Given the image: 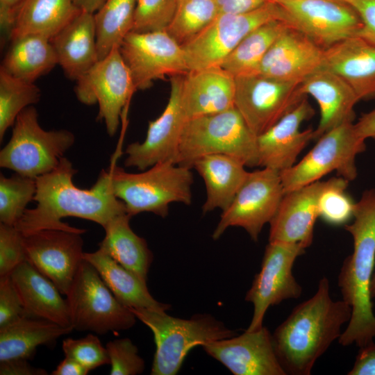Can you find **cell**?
Masks as SVG:
<instances>
[{
    "instance_id": "f35d334b",
    "label": "cell",
    "mask_w": 375,
    "mask_h": 375,
    "mask_svg": "<svg viewBox=\"0 0 375 375\" xmlns=\"http://www.w3.org/2000/svg\"><path fill=\"white\" fill-rule=\"evenodd\" d=\"M349 181L339 176L325 181L318 199L319 217L331 225H341L353 215L356 202L346 192Z\"/></svg>"
},
{
    "instance_id": "681fc988",
    "label": "cell",
    "mask_w": 375,
    "mask_h": 375,
    "mask_svg": "<svg viewBox=\"0 0 375 375\" xmlns=\"http://www.w3.org/2000/svg\"><path fill=\"white\" fill-rule=\"evenodd\" d=\"M219 15L239 14L252 11L269 0H216Z\"/></svg>"
},
{
    "instance_id": "7a4b0ae2",
    "label": "cell",
    "mask_w": 375,
    "mask_h": 375,
    "mask_svg": "<svg viewBox=\"0 0 375 375\" xmlns=\"http://www.w3.org/2000/svg\"><path fill=\"white\" fill-rule=\"evenodd\" d=\"M351 307L333 300L328 279H320L315 294L297 305L272 333L277 358L286 374L309 375L316 360L338 340Z\"/></svg>"
},
{
    "instance_id": "4dcf8cb0",
    "label": "cell",
    "mask_w": 375,
    "mask_h": 375,
    "mask_svg": "<svg viewBox=\"0 0 375 375\" xmlns=\"http://www.w3.org/2000/svg\"><path fill=\"white\" fill-rule=\"evenodd\" d=\"M131 218L126 212L110 220L103 228L106 235L99 248L147 282L153 254L146 240L131 228Z\"/></svg>"
},
{
    "instance_id": "11a10c76",
    "label": "cell",
    "mask_w": 375,
    "mask_h": 375,
    "mask_svg": "<svg viewBox=\"0 0 375 375\" xmlns=\"http://www.w3.org/2000/svg\"><path fill=\"white\" fill-rule=\"evenodd\" d=\"M269 1H273V2H275V3H276V2H277V1H280V0H269ZM337 1H344L343 0H337Z\"/></svg>"
},
{
    "instance_id": "60d3db41",
    "label": "cell",
    "mask_w": 375,
    "mask_h": 375,
    "mask_svg": "<svg viewBox=\"0 0 375 375\" xmlns=\"http://www.w3.org/2000/svg\"><path fill=\"white\" fill-rule=\"evenodd\" d=\"M62 349L65 356L74 359L89 371L110 363L106 347L94 334L78 339L66 338Z\"/></svg>"
},
{
    "instance_id": "db71d44e",
    "label": "cell",
    "mask_w": 375,
    "mask_h": 375,
    "mask_svg": "<svg viewBox=\"0 0 375 375\" xmlns=\"http://www.w3.org/2000/svg\"><path fill=\"white\" fill-rule=\"evenodd\" d=\"M370 294L372 299L375 298V273L373 274L371 281Z\"/></svg>"
},
{
    "instance_id": "c3c4849f",
    "label": "cell",
    "mask_w": 375,
    "mask_h": 375,
    "mask_svg": "<svg viewBox=\"0 0 375 375\" xmlns=\"http://www.w3.org/2000/svg\"><path fill=\"white\" fill-rule=\"evenodd\" d=\"M28 359L17 358L0 361L1 375H47L48 372L42 368L32 366Z\"/></svg>"
},
{
    "instance_id": "7bdbcfd3",
    "label": "cell",
    "mask_w": 375,
    "mask_h": 375,
    "mask_svg": "<svg viewBox=\"0 0 375 375\" xmlns=\"http://www.w3.org/2000/svg\"><path fill=\"white\" fill-rule=\"evenodd\" d=\"M25 260L23 235L15 226L0 223V278L10 276Z\"/></svg>"
},
{
    "instance_id": "4316f807",
    "label": "cell",
    "mask_w": 375,
    "mask_h": 375,
    "mask_svg": "<svg viewBox=\"0 0 375 375\" xmlns=\"http://www.w3.org/2000/svg\"><path fill=\"white\" fill-rule=\"evenodd\" d=\"M50 41L58 65L71 80L76 81L99 60L93 13L81 10Z\"/></svg>"
},
{
    "instance_id": "6da1fadb",
    "label": "cell",
    "mask_w": 375,
    "mask_h": 375,
    "mask_svg": "<svg viewBox=\"0 0 375 375\" xmlns=\"http://www.w3.org/2000/svg\"><path fill=\"white\" fill-rule=\"evenodd\" d=\"M76 172L63 156L54 169L35 178L36 207L26 209L15 226L23 235L44 229L83 234L85 230L71 226L61 219L82 218L104 228L114 217L127 212L124 203L114 194L109 169L102 170L90 189L74 184Z\"/></svg>"
},
{
    "instance_id": "cb8c5ba5",
    "label": "cell",
    "mask_w": 375,
    "mask_h": 375,
    "mask_svg": "<svg viewBox=\"0 0 375 375\" xmlns=\"http://www.w3.org/2000/svg\"><path fill=\"white\" fill-rule=\"evenodd\" d=\"M300 88L304 94L312 97L319 107L320 119L313 140L343 124L353 122L354 107L359 99L351 87L335 72L320 68L306 78Z\"/></svg>"
},
{
    "instance_id": "d590c367",
    "label": "cell",
    "mask_w": 375,
    "mask_h": 375,
    "mask_svg": "<svg viewBox=\"0 0 375 375\" xmlns=\"http://www.w3.org/2000/svg\"><path fill=\"white\" fill-rule=\"evenodd\" d=\"M219 15L216 0H177L166 31L181 46L207 27Z\"/></svg>"
},
{
    "instance_id": "d4e9b609",
    "label": "cell",
    "mask_w": 375,
    "mask_h": 375,
    "mask_svg": "<svg viewBox=\"0 0 375 375\" xmlns=\"http://www.w3.org/2000/svg\"><path fill=\"white\" fill-rule=\"evenodd\" d=\"M323 67L341 76L360 100L375 98V45L356 36L324 50Z\"/></svg>"
},
{
    "instance_id": "ee69618b",
    "label": "cell",
    "mask_w": 375,
    "mask_h": 375,
    "mask_svg": "<svg viewBox=\"0 0 375 375\" xmlns=\"http://www.w3.org/2000/svg\"><path fill=\"white\" fill-rule=\"evenodd\" d=\"M25 316L24 308L10 275L0 278V328Z\"/></svg>"
},
{
    "instance_id": "3957f363",
    "label": "cell",
    "mask_w": 375,
    "mask_h": 375,
    "mask_svg": "<svg viewBox=\"0 0 375 375\" xmlns=\"http://www.w3.org/2000/svg\"><path fill=\"white\" fill-rule=\"evenodd\" d=\"M353 217L352 223L344 226L353 238V252L343 261L338 275L342 300L351 307V317L338 342L344 347L354 344L360 348L375 337L370 294L375 264V189L362 194Z\"/></svg>"
},
{
    "instance_id": "74e56055",
    "label": "cell",
    "mask_w": 375,
    "mask_h": 375,
    "mask_svg": "<svg viewBox=\"0 0 375 375\" xmlns=\"http://www.w3.org/2000/svg\"><path fill=\"white\" fill-rule=\"evenodd\" d=\"M36 192L35 178L15 173L0 176V223L15 226Z\"/></svg>"
},
{
    "instance_id": "ba28073f",
    "label": "cell",
    "mask_w": 375,
    "mask_h": 375,
    "mask_svg": "<svg viewBox=\"0 0 375 375\" xmlns=\"http://www.w3.org/2000/svg\"><path fill=\"white\" fill-rule=\"evenodd\" d=\"M74 329L104 335L132 328L136 317L122 304L88 261L83 259L67 293Z\"/></svg>"
},
{
    "instance_id": "836d02e7",
    "label": "cell",
    "mask_w": 375,
    "mask_h": 375,
    "mask_svg": "<svg viewBox=\"0 0 375 375\" xmlns=\"http://www.w3.org/2000/svg\"><path fill=\"white\" fill-rule=\"evenodd\" d=\"M288 26L278 19L259 26L244 37L220 67L235 77L257 74L265 54Z\"/></svg>"
},
{
    "instance_id": "8992f818",
    "label": "cell",
    "mask_w": 375,
    "mask_h": 375,
    "mask_svg": "<svg viewBox=\"0 0 375 375\" xmlns=\"http://www.w3.org/2000/svg\"><path fill=\"white\" fill-rule=\"evenodd\" d=\"M217 153L236 157L246 167L259 166L257 136L235 106L188 119L181 135L175 162L192 168L197 159Z\"/></svg>"
},
{
    "instance_id": "7402d4cb",
    "label": "cell",
    "mask_w": 375,
    "mask_h": 375,
    "mask_svg": "<svg viewBox=\"0 0 375 375\" xmlns=\"http://www.w3.org/2000/svg\"><path fill=\"white\" fill-rule=\"evenodd\" d=\"M324 183L317 181L285 192L269 222V242L298 244L306 249L311 245Z\"/></svg>"
},
{
    "instance_id": "816d5d0a",
    "label": "cell",
    "mask_w": 375,
    "mask_h": 375,
    "mask_svg": "<svg viewBox=\"0 0 375 375\" xmlns=\"http://www.w3.org/2000/svg\"><path fill=\"white\" fill-rule=\"evenodd\" d=\"M89 370L74 359L65 356L52 372V375H87Z\"/></svg>"
},
{
    "instance_id": "9c48e42d",
    "label": "cell",
    "mask_w": 375,
    "mask_h": 375,
    "mask_svg": "<svg viewBox=\"0 0 375 375\" xmlns=\"http://www.w3.org/2000/svg\"><path fill=\"white\" fill-rule=\"evenodd\" d=\"M365 150V140L353 122L330 130L298 163L280 172L285 192L320 181L332 172L349 182L353 181L358 175L356 158Z\"/></svg>"
},
{
    "instance_id": "484cf974",
    "label": "cell",
    "mask_w": 375,
    "mask_h": 375,
    "mask_svg": "<svg viewBox=\"0 0 375 375\" xmlns=\"http://www.w3.org/2000/svg\"><path fill=\"white\" fill-rule=\"evenodd\" d=\"M27 317L46 319L64 327H73L68 305L47 277L25 260L10 274Z\"/></svg>"
},
{
    "instance_id": "f907efd6",
    "label": "cell",
    "mask_w": 375,
    "mask_h": 375,
    "mask_svg": "<svg viewBox=\"0 0 375 375\" xmlns=\"http://www.w3.org/2000/svg\"><path fill=\"white\" fill-rule=\"evenodd\" d=\"M355 127L358 134L365 140H375V108L362 115L355 123Z\"/></svg>"
},
{
    "instance_id": "5bb4252c",
    "label": "cell",
    "mask_w": 375,
    "mask_h": 375,
    "mask_svg": "<svg viewBox=\"0 0 375 375\" xmlns=\"http://www.w3.org/2000/svg\"><path fill=\"white\" fill-rule=\"evenodd\" d=\"M235 78V108L256 136L268 130L307 97L298 83L259 74Z\"/></svg>"
},
{
    "instance_id": "30bf717a",
    "label": "cell",
    "mask_w": 375,
    "mask_h": 375,
    "mask_svg": "<svg viewBox=\"0 0 375 375\" xmlns=\"http://www.w3.org/2000/svg\"><path fill=\"white\" fill-rule=\"evenodd\" d=\"M276 19L287 23L286 13L279 4L271 1L250 12L218 15L201 32L181 46L189 70L220 66L251 31Z\"/></svg>"
},
{
    "instance_id": "ac0fdd59",
    "label": "cell",
    "mask_w": 375,
    "mask_h": 375,
    "mask_svg": "<svg viewBox=\"0 0 375 375\" xmlns=\"http://www.w3.org/2000/svg\"><path fill=\"white\" fill-rule=\"evenodd\" d=\"M183 76L170 78L167 104L157 119L149 122L144 141L131 143L126 147L125 167L144 171L158 162L168 160L175 162L181 135L187 121L180 101Z\"/></svg>"
},
{
    "instance_id": "83f0119b",
    "label": "cell",
    "mask_w": 375,
    "mask_h": 375,
    "mask_svg": "<svg viewBox=\"0 0 375 375\" xmlns=\"http://www.w3.org/2000/svg\"><path fill=\"white\" fill-rule=\"evenodd\" d=\"M236 157L227 154H210L197 159L192 168L201 176L206 188L203 213L216 208L225 210L245 181L249 172Z\"/></svg>"
},
{
    "instance_id": "bcb514c9",
    "label": "cell",
    "mask_w": 375,
    "mask_h": 375,
    "mask_svg": "<svg viewBox=\"0 0 375 375\" xmlns=\"http://www.w3.org/2000/svg\"><path fill=\"white\" fill-rule=\"evenodd\" d=\"M26 0H0V28L1 44L10 41L17 14Z\"/></svg>"
},
{
    "instance_id": "52a82bcc",
    "label": "cell",
    "mask_w": 375,
    "mask_h": 375,
    "mask_svg": "<svg viewBox=\"0 0 375 375\" xmlns=\"http://www.w3.org/2000/svg\"><path fill=\"white\" fill-rule=\"evenodd\" d=\"M12 135L0 151V167L36 178L54 169L74 144L69 131H45L34 106L24 109L12 126Z\"/></svg>"
},
{
    "instance_id": "1f68e13d",
    "label": "cell",
    "mask_w": 375,
    "mask_h": 375,
    "mask_svg": "<svg viewBox=\"0 0 375 375\" xmlns=\"http://www.w3.org/2000/svg\"><path fill=\"white\" fill-rule=\"evenodd\" d=\"M0 69L18 79L34 83L58 65L50 39L28 34L11 40Z\"/></svg>"
},
{
    "instance_id": "d6a6232c",
    "label": "cell",
    "mask_w": 375,
    "mask_h": 375,
    "mask_svg": "<svg viewBox=\"0 0 375 375\" xmlns=\"http://www.w3.org/2000/svg\"><path fill=\"white\" fill-rule=\"evenodd\" d=\"M80 11L74 0H26L17 14L10 41L28 34L51 39Z\"/></svg>"
},
{
    "instance_id": "e575fe53",
    "label": "cell",
    "mask_w": 375,
    "mask_h": 375,
    "mask_svg": "<svg viewBox=\"0 0 375 375\" xmlns=\"http://www.w3.org/2000/svg\"><path fill=\"white\" fill-rule=\"evenodd\" d=\"M136 0H106L94 14L99 59H103L132 31Z\"/></svg>"
},
{
    "instance_id": "f6af8a7d",
    "label": "cell",
    "mask_w": 375,
    "mask_h": 375,
    "mask_svg": "<svg viewBox=\"0 0 375 375\" xmlns=\"http://www.w3.org/2000/svg\"><path fill=\"white\" fill-rule=\"evenodd\" d=\"M358 13L362 27L358 37L375 45V0H343Z\"/></svg>"
},
{
    "instance_id": "d6986e66",
    "label": "cell",
    "mask_w": 375,
    "mask_h": 375,
    "mask_svg": "<svg viewBox=\"0 0 375 375\" xmlns=\"http://www.w3.org/2000/svg\"><path fill=\"white\" fill-rule=\"evenodd\" d=\"M202 347L235 375H287L276 354L272 334L264 326Z\"/></svg>"
},
{
    "instance_id": "b9f144b4",
    "label": "cell",
    "mask_w": 375,
    "mask_h": 375,
    "mask_svg": "<svg viewBox=\"0 0 375 375\" xmlns=\"http://www.w3.org/2000/svg\"><path fill=\"white\" fill-rule=\"evenodd\" d=\"M110 365L111 375L142 374L145 364L138 347L131 339L123 338L109 341L106 345Z\"/></svg>"
},
{
    "instance_id": "7dc6e473",
    "label": "cell",
    "mask_w": 375,
    "mask_h": 375,
    "mask_svg": "<svg viewBox=\"0 0 375 375\" xmlns=\"http://www.w3.org/2000/svg\"><path fill=\"white\" fill-rule=\"evenodd\" d=\"M349 375H375V343L360 347Z\"/></svg>"
},
{
    "instance_id": "8d00e7d4",
    "label": "cell",
    "mask_w": 375,
    "mask_h": 375,
    "mask_svg": "<svg viewBox=\"0 0 375 375\" xmlns=\"http://www.w3.org/2000/svg\"><path fill=\"white\" fill-rule=\"evenodd\" d=\"M41 91L34 83L26 82L0 69V141L8 128L12 126L19 114L37 103Z\"/></svg>"
},
{
    "instance_id": "44dd1931",
    "label": "cell",
    "mask_w": 375,
    "mask_h": 375,
    "mask_svg": "<svg viewBox=\"0 0 375 375\" xmlns=\"http://www.w3.org/2000/svg\"><path fill=\"white\" fill-rule=\"evenodd\" d=\"M324 49L301 31L288 26L260 64L257 74L301 83L323 67Z\"/></svg>"
},
{
    "instance_id": "8fae6325",
    "label": "cell",
    "mask_w": 375,
    "mask_h": 375,
    "mask_svg": "<svg viewBox=\"0 0 375 375\" xmlns=\"http://www.w3.org/2000/svg\"><path fill=\"white\" fill-rule=\"evenodd\" d=\"M136 91L119 47L76 81L75 94L85 105L99 106L98 121H103L110 136L118 129L122 113Z\"/></svg>"
},
{
    "instance_id": "5b68a950",
    "label": "cell",
    "mask_w": 375,
    "mask_h": 375,
    "mask_svg": "<svg viewBox=\"0 0 375 375\" xmlns=\"http://www.w3.org/2000/svg\"><path fill=\"white\" fill-rule=\"evenodd\" d=\"M192 169L168 160L140 173L127 172L115 165L109 171L114 194L124 203L128 215L150 212L165 217L170 203H191Z\"/></svg>"
},
{
    "instance_id": "f546056e",
    "label": "cell",
    "mask_w": 375,
    "mask_h": 375,
    "mask_svg": "<svg viewBox=\"0 0 375 375\" xmlns=\"http://www.w3.org/2000/svg\"><path fill=\"white\" fill-rule=\"evenodd\" d=\"M73 330L46 319L23 317L0 328V361L29 359L38 347L52 344Z\"/></svg>"
},
{
    "instance_id": "7c38bea8",
    "label": "cell",
    "mask_w": 375,
    "mask_h": 375,
    "mask_svg": "<svg viewBox=\"0 0 375 375\" xmlns=\"http://www.w3.org/2000/svg\"><path fill=\"white\" fill-rule=\"evenodd\" d=\"M285 194L280 172L267 167L249 172L212 233L219 239L231 226L244 228L257 241L263 226L275 215Z\"/></svg>"
},
{
    "instance_id": "9a60e30c",
    "label": "cell",
    "mask_w": 375,
    "mask_h": 375,
    "mask_svg": "<svg viewBox=\"0 0 375 375\" xmlns=\"http://www.w3.org/2000/svg\"><path fill=\"white\" fill-rule=\"evenodd\" d=\"M306 248L298 244L270 242L266 246L261 268L256 274L245 301L253 304V312L248 331L260 328L270 306L299 298L302 288L292 274L296 259Z\"/></svg>"
},
{
    "instance_id": "f1b7e54d",
    "label": "cell",
    "mask_w": 375,
    "mask_h": 375,
    "mask_svg": "<svg viewBox=\"0 0 375 375\" xmlns=\"http://www.w3.org/2000/svg\"><path fill=\"white\" fill-rule=\"evenodd\" d=\"M83 259L97 269L116 299L128 308L167 311L171 306L158 301L149 292L147 282L126 269L103 249L83 253Z\"/></svg>"
},
{
    "instance_id": "e0dca14e",
    "label": "cell",
    "mask_w": 375,
    "mask_h": 375,
    "mask_svg": "<svg viewBox=\"0 0 375 375\" xmlns=\"http://www.w3.org/2000/svg\"><path fill=\"white\" fill-rule=\"evenodd\" d=\"M26 260L66 295L83 260L78 233L44 229L23 235Z\"/></svg>"
},
{
    "instance_id": "ab89813d",
    "label": "cell",
    "mask_w": 375,
    "mask_h": 375,
    "mask_svg": "<svg viewBox=\"0 0 375 375\" xmlns=\"http://www.w3.org/2000/svg\"><path fill=\"white\" fill-rule=\"evenodd\" d=\"M176 3L177 0H136L131 31H166L174 17Z\"/></svg>"
},
{
    "instance_id": "4fadbf2b",
    "label": "cell",
    "mask_w": 375,
    "mask_h": 375,
    "mask_svg": "<svg viewBox=\"0 0 375 375\" xmlns=\"http://www.w3.org/2000/svg\"><path fill=\"white\" fill-rule=\"evenodd\" d=\"M119 50L136 90L149 88L156 80L183 76L190 71L181 45L166 31H131Z\"/></svg>"
},
{
    "instance_id": "f5cc1de1",
    "label": "cell",
    "mask_w": 375,
    "mask_h": 375,
    "mask_svg": "<svg viewBox=\"0 0 375 375\" xmlns=\"http://www.w3.org/2000/svg\"><path fill=\"white\" fill-rule=\"evenodd\" d=\"M106 0H74L75 5L81 10L94 14Z\"/></svg>"
},
{
    "instance_id": "2e32d148",
    "label": "cell",
    "mask_w": 375,
    "mask_h": 375,
    "mask_svg": "<svg viewBox=\"0 0 375 375\" xmlns=\"http://www.w3.org/2000/svg\"><path fill=\"white\" fill-rule=\"evenodd\" d=\"M287 23L326 49L358 36L362 21L348 3L337 0H280Z\"/></svg>"
},
{
    "instance_id": "277c9868",
    "label": "cell",
    "mask_w": 375,
    "mask_h": 375,
    "mask_svg": "<svg viewBox=\"0 0 375 375\" xmlns=\"http://www.w3.org/2000/svg\"><path fill=\"white\" fill-rule=\"evenodd\" d=\"M129 309L153 333L156 351L151 375H175L194 347L236 335L209 314H196L190 319H181L169 315L166 311Z\"/></svg>"
},
{
    "instance_id": "ffe728a7",
    "label": "cell",
    "mask_w": 375,
    "mask_h": 375,
    "mask_svg": "<svg viewBox=\"0 0 375 375\" xmlns=\"http://www.w3.org/2000/svg\"><path fill=\"white\" fill-rule=\"evenodd\" d=\"M315 110L305 97L294 108L263 133L257 136L259 166L279 172L295 165L299 153L313 140L312 128L301 130Z\"/></svg>"
},
{
    "instance_id": "603a6c76",
    "label": "cell",
    "mask_w": 375,
    "mask_h": 375,
    "mask_svg": "<svg viewBox=\"0 0 375 375\" xmlns=\"http://www.w3.org/2000/svg\"><path fill=\"white\" fill-rule=\"evenodd\" d=\"M235 78L220 66L189 71L183 76L180 101L188 119L234 107Z\"/></svg>"
}]
</instances>
